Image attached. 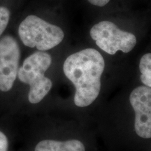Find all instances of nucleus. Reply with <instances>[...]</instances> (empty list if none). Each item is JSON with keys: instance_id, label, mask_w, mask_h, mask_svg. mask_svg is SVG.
<instances>
[{"instance_id": "1", "label": "nucleus", "mask_w": 151, "mask_h": 151, "mask_svg": "<svg viewBox=\"0 0 151 151\" xmlns=\"http://www.w3.org/2000/svg\"><path fill=\"white\" fill-rule=\"evenodd\" d=\"M104 68V58L94 48L76 52L65 60L63 71L76 88L73 98L76 106H88L98 97Z\"/></svg>"}, {"instance_id": "2", "label": "nucleus", "mask_w": 151, "mask_h": 151, "mask_svg": "<svg viewBox=\"0 0 151 151\" xmlns=\"http://www.w3.org/2000/svg\"><path fill=\"white\" fill-rule=\"evenodd\" d=\"M51 63L50 55L39 50L28 56L19 67L18 79L29 86L28 100L31 104L40 102L51 90L52 81L45 76Z\"/></svg>"}, {"instance_id": "3", "label": "nucleus", "mask_w": 151, "mask_h": 151, "mask_svg": "<svg viewBox=\"0 0 151 151\" xmlns=\"http://www.w3.org/2000/svg\"><path fill=\"white\" fill-rule=\"evenodd\" d=\"M18 35L24 46L40 51L50 50L63 40L65 34L58 26L37 16L26 17L18 27Z\"/></svg>"}, {"instance_id": "4", "label": "nucleus", "mask_w": 151, "mask_h": 151, "mask_svg": "<svg viewBox=\"0 0 151 151\" xmlns=\"http://www.w3.org/2000/svg\"><path fill=\"white\" fill-rule=\"evenodd\" d=\"M90 36L100 49L112 55L119 50L127 53L137 44V38L133 34L122 31L108 20L94 24L90 29Z\"/></svg>"}, {"instance_id": "5", "label": "nucleus", "mask_w": 151, "mask_h": 151, "mask_svg": "<svg viewBox=\"0 0 151 151\" xmlns=\"http://www.w3.org/2000/svg\"><path fill=\"white\" fill-rule=\"evenodd\" d=\"M20 49L11 35L0 39V91L8 92L14 86L18 76Z\"/></svg>"}, {"instance_id": "6", "label": "nucleus", "mask_w": 151, "mask_h": 151, "mask_svg": "<svg viewBox=\"0 0 151 151\" xmlns=\"http://www.w3.org/2000/svg\"><path fill=\"white\" fill-rule=\"evenodd\" d=\"M129 101L134 111V129L139 137L151 138V88L139 86L129 95Z\"/></svg>"}, {"instance_id": "7", "label": "nucleus", "mask_w": 151, "mask_h": 151, "mask_svg": "<svg viewBox=\"0 0 151 151\" xmlns=\"http://www.w3.org/2000/svg\"><path fill=\"white\" fill-rule=\"evenodd\" d=\"M35 151H86L81 141L71 139L65 141L43 140L38 143Z\"/></svg>"}, {"instance_id": "8", "label": "nucleus", "mask_w": 151, "mask_h": 151, "mask_svg": "<svg viewBox=\"0 0 151 151\" xmlns=\"http://www.w3.org/2000/svg\"><path fill=\"white\" fill-rule=\"evenodd\" d=\"M139 70L141 82L146 86L151 88V53L145 54L141 58Z\"/></svg>"}, {"instance_id": "9", "label": "nucleus", "mask_w": 151, "mask_h": 151, "mask_svg": "<svg viewBox=\"0 0 151 151\" xmlns=\"http://www.w3.org/2000/svg\"><path fill=\"white\" fill-rule=\"evenodd\" d=\"M11 18V11L7 7L0 6V36L6 29Z\"/></svg>"}, {"instance_id": "10", "label": "nucleus", "mask_w": 151, "mask_h": 151, "mask_svg": "<svg viewBox=\"0 0 151 151\" xmlns=\"http://www.w3.org/2000/svg\"><path fill=\"white\" fill-rule=\"evenodd\" d=\"M9 141L7 137L0 131V151H8Z\"/></svg>"}, {"instance_id": "11", "label": "nucleus", "mask_w": 151, "mask_h": 151, "mask_svg": "<svg viewBox=\"0 0 151 151\" xmlns=\"http://www.w3.org/2000/svg\"><path fill=\"white\" fill-rule=\"evenodd\" d=\"M110 0H88V1L92 4L97 6H104L109 2Z\"/></svg>"}]
</instances>
